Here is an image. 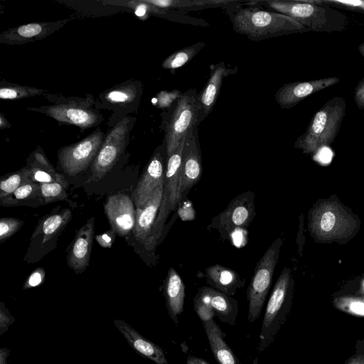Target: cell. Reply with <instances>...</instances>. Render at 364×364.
<instances>
[{
    "mask_svg": "<svg viewBox=\"0 0 364 364\" xmlns=\"http://www.w3.org/2000/svg\"><path fill=\"white\" fill-rule=\"evenodd\" d=\"M114 323L134 349L156 364H168L164 350L160 346L146 340L129 325L121 320L117 319Z\"/></svg>",
    "mask_w": 364,
    "mask_h": 364,
    "instance_id": "24",
    "label": "cell"
},
{
    "mask_svg": "<svg viewBox=\"0 0 364 364\" xmlns=\"http://www.w3.org/2000/svg\"><path fill=\"white\" fill-rule=\"evenodd\" d=\"M131 119L125 117L105 137L92 165V178L102 179L114 166L122 154L129 136Z\"/></svg>",
    "mask_w": 364,
    "mask_h": 364,
    "instance_id": "10",
    "label": "cell"
},
{
    "mask_svg": "<svg viewBox=\"0 0 364 364\" xmlns=\"http://www.w3.org/2000/svg\"><path fill=\"white\" fill-rule=\"evenodd\" d=\"M344 364H364V339L356 341L354 354L350 356Z\"/></svg>",
    "mask_w": 364,
    "mask_h": 364,
    "instance_id": "40",
    "label": "cell"
},
{
    "mask_svg": "<svg viewBox=\"0 0 364 364\" xmlns=\"http://www.w3.org/2000/svg\"><path fill=\"white\" fill-rule=\"evenodd\" d=\"M256 215L255 193L247 191L234 198L225 210L212 219L208 229H215L228 239L234 230L246 229Z\"/></svg>",
    "mask_w": 364,
    "mask_h": 364,
    "instance_id": "12",
    "label": "cell"
},
{
    "mask_svg": "<svg viewBox=\"0 0 364 364\" xmlns=\"http://www.w3.org/2000/svg\"><path fill=\"white\" fill-rule=\"evenodd\" d=\"M146 3L161 9L182 11H198L208 8L222 7L225 9L238 3L237 0H144Z\"/></svg>",
    "mask_w": 364,
    "mask_h": 364,
    "instance_id": "29",
    "label": "cell"
},
{
    "mask_svg": "<svg viewBox=\"0 0 364 364\" xmlns=\"http://www.w3.org/2000/svg\"><path fill=\"white\" fill-rule=\"evenodd\" d=\"M4 308L1 307V333H2L4 331V326H5V329L6 331L7 327L9 325V320L11 318V316L8 314V311L6 313L4 311Z\"/></svg>",
    "mask_w": 364,
    "mask_h": 364,
    "instance_id": "43",
    "label": "cell"
},
{
    "mask_svg": "<svg viewBox=\"0 0 364 364\" xmlns=\"http://www.w3.org/2000/svg\"><path fill=\"white\" fill-rule=\"evenodd\" d=\"M198 127L191 129L186 136L182 155L180 192L182 199L200 181L203 167L198 137Z\"/></svg>",
    "mask_w": 364,
    "mask_h": 364,
    "instance_id": "14",
    "label": "cell"
},
{
    "mask_svg": "<svg viewBox=\"0 0 364 364\" xmlns=\"http://www.w3.org/2000/svg\"><path fill=\"white\" fill-rule=\"evenodd\" d=\"M182 94L178 90L171 91L162 90L155 96L152 102L159 109H167L171 107Z\"/></svg>",
    "mask_w": 364,
    "mask_h": 364,
    "instance_id": "37",
    "label": "cell"
},
{
    "mask_svg": "<svg viewBox=\"0 0 364 364\" xmlns=\"http://www.w3.org/2000/svg\"><path fill=\"white\" fill-rule=\"evenodd\" d=\"M166 154L164 142L152 155L132 193L136 209L143 208L152 198L156 190L164 184V156Z\"/></svg>",
    "mask_w": 364,
    "mask_h": 364,
    "instance_id": "13",
    "label": "cell"
},
{
    "mask_svg": "<svg viewBox=\"0 0 364 364\" xmlns=\"http://www.w3.org/2000/svg\"><path fill=\"white\" fill-rule=\"evenodd\" d=\"M104 139V134L97 128L80 141L62 147L58 154L61 169L70 176L85 171L93 163Z\"/></svg>",
    "mask_w": 364,
    "mask_h": 364,
    "instance_id": "11",
    "label": "cell"
},
{
    "mask_svg": "<svg viewBox=\"0 0 364 364\" xmlns=\"http://www.w3.org/2000/svg\"><path fill=\"white\" fill-rule=\"evenodd\" d=\"M333 306L346 314L364 317V294L362 295H342L334 297Z\"/></svg>",
    "mask_w": 364,
    "mask_h": 364,
    "instance_id": "33",
    "label": "cell"
},
{
    "mask_svg": "<svg viewBox=\"0 0 364 364\" xmlns=\"http://www.w3.org/2000/svg\"><path fill=\"white\" fill-rule=\"evenodd\" d=\"M37 198L41 200V185L31 181L17 188L7 198L1 200V204L4 206L15 205L17 202H26Z\"/></svg>",
    "mask_w": 364,
    "mask_h": 364,
    "instance_id": "34",
    "label": "cell"
},
{
    "mask_svg": "<svg viewBox=\"0 0 364 364\" xmlns=\"http://www.w3.org/2000/svg\"><path fill=\"white\" fill-rule=\"evenodd\" d=\"M248 6H264L287 15L309 31L341 32L348 24V16L333 9L322 0H263L245 2Z\"/></svg>",
    "mask_w": 364,
    "mask_h": 364,
    "instance_id": "3",
    "label": "cell"
},
{
    "mask_svg": "<svg viewBox=\"0 0 364 364\" xmlns=\"http://www.w3.org/2000/svg\"><path fill=\"white\" fill-rule=\"evenodd\" d=\"M185 141L186 137L182 140L177 149L171 155L166 156L163 198L167 200L171 211L175 210L182 200L180 185Z\"/></svg>",
    "mask_w": 364,
    "mask_h": 364,
    "instance_id": "21",
    "label": "cell"
},
{
    "mask_svg": "<svg viewBox=\"0 0 364 364\" xmlns=\"http://www.w3.org/2000/svg\"><path fill=\"white\" fill-rule=\"evenodd\" d=\"M333 7H338L364 14V0H322Z\"/></svg>",
    "mask_w": 364,
    "mask_h": 364,
    "instance_id": "38",
    "label": "cell"
},
{
    "mask_svg": "<svg viewBox=\"0 0 364 364\" xmlns=\"http://www.w3.org/2000/svg\"><path fill=\"white\" fill-rule=\"evenodd\" d=\"M71 217L72 213L68 208H65L60 213L43 217L34 229L31 240L41 236L42 243L49 242L60 234L70 220Z\"/></svg>",
    "mask_w": 364,
    "mask_h": 364,
    "instance_id": "28",
    "label": "cell"
},
{
    "mask_svg": "<svg viewBox=\"0 0 364 364\" xmlns=\"http://www.w3.org/2000/svg\"><path fill=\"white\" fill-rule=\"evenodd\" d=\"M205 46V43L198 42L182 48L168 56L162 63L164 69L172 73L175 70L191 61L193 58Z\"/></svg>",
    "mask_w": 364,
    "mask_h": 364,
    "instance_id": "30",
    "label": "cell"
},
{
    "mask_svg": "<svg viewBox=\"0 0 364 364\" xmlns=\"http://www.w3.org/2000/svg\"><path fill=\"white\" fill-rule=\"evenodd\" d=\"M31 181L38 183H68L65 177L58 173L48 161L43 151L33 152L28 159Z\"/></svg>",
    "mask_w": 364,
    "mask_h": 364,
    "instance_id": "27",
    "label": "cell"
},
{
    "mask_svg": "<svg viewBox=\"0 0 364 364\" xmlns=\"http://www.w3.org/2000/svg\"><path fill=\"white\" fill-rule=\"evenodd\" d=\"M186 364H209V363L203 358L190 355L188 357Z\"/></svg>",
    "mask_w": 364,
    "mask_h": 364,
    "instance_id": "44",
    "label": "cell"
},
{
    "mask_svg": "<svg viewBox=\"0 0 364 364\" xmlns=\"http://www.w3.org/2000/svg\"><path fill=\"white\" fill-rule=\"evenodd\" d=\"M240 3L226 9L225 11L234 31L251 41H260L269 38L309 31L287 15L251 6L242 7Z\"/></svg>",
    "mask_w": 364,
    "mask_h": 364,
    "instance_id": "2",
    "label": "cell"
},
{
    "mask_svg": "<svg viewBox=\"0 0 364 364\" xmlns=\"http://www.w3.org/2000/svg\"><path fill=\"white\" fill-rule=\"evenodd\" d=\"M205 276L209 286L230 296L245 283L237 272L219 264L206 268Z\"/></svg>",
    "mask_w": 364,
    "mask_h": 364,
    "instance_id": "25",
    "label": "cell"
},
{
    "mask_svg": "<svg viewBox=\"0 0 364 364\" xmlns=\"http://www.w3.org/2000/svg\"><path fill=\"white\" fill-rule=\"evenodd\" d=\"M343 97H333L313 116L306 131L295 141L294 148L305 154H314L331 146L340 131L346 112Z\"/></svg>",
    "mask_w": 364,
    "mask_h": 364,
    "instance_id": "4",
    "label": "cell"
},
{
    "mask_svg": "<svg viewBox=\"0 0 364 364\" xmlns=\"http://www.w3.org/2000/svg\"><path fill=\"white\" fill-rule=\"evenodd\" d=\"M198 95L196 90L190 89L176 102L165 129L166 156L177 149L191 129L197 127Z\"/></svg>",
    "mask_w": 364,
    "mask_h": 364,
    "instance_id": "8",
    "label": "cell"
},
{
    "mask_svg": "<svg viewBox=\"0 0 364 364\" xmlns=\"http://www.w3.org/2000/svg\"><path fill=\"white\" fill-rule=\"evenodd\" d=\"M41 201L43 204L53 203L55 201L65 200L68 197V183H40Z\"/></svg>",
    "mask_w": 364,
    "mask_h": 364,
    "instance_id": "35",
    "label": "cell"
},
{
    "mask_svg": "<svg viewBox=\"0 0 364 364\" xmlns=\"http://www.w3.org/2000/svg\"><path fill=\"white\" fill-rule=\"evenodd\" d=\"M164 186H160L143 208L136 209V219L132 235L146 246L155 223L163 198Z\"/></svg>",
    "mask_w": 364,
    "mask_h": 364,
    "instance_id": "22",
    "label": "cell"
},
{
    "mask_svg": "<svg viewBox=\"0 0 364 364\" xmlns=\"http://www.w3.org/2000/svg\"><path fill=\"white\" fill-rule=\"evenodd\" d=\"M46 90L41 88L10 83L1 82L0 98L2 100H19L45 95Z\"/></svg>",
    "mask_w": 364,
    "mask_h": 364,
    "instance_id": "31",
    "label": "cell"
},
{
    "mask_svg": "<svg viewBox=\"0 0 364 364\" xmlns=\"http://www.w3.org/2000/svg\"><path fill=\"white\" fill-rule=\"evenodd\" d=\"M294 285L291 269L284 267L267 304L259 336L258 354L272 343L284 324L291 306Z\"/></svg>",
    "mask_w": 364,
    "mask_h": 364,
    "instance_id": "5",
    "label": "cell"
},
{
    "mask_svg": "<svg viewBox=\"0 0 364 364\" xmlns=\"http://www.w3.org/2000/svg\"><path fill=\"white\" fill-rule=\"evenodd\" d=\"M4 349H1V364H6V352H4L3 351Z\"/></svg>",
    "mask_w": 364,
    "mask_h": 364,
    "instance_id": "46",
    "label": "cell"
},
{
    "mask_svg": "<svg viewBox=\"0 0 364 364\" xmlns=\"http://www.w3.org/2000/svg\"><path fill=\"white\" fill-rule=\"evenodd\" d=\"M142 92V85L139 81L128 80L104 91L100 95L99 99L105 109L119 110L120 108H135Z\"/></svg>",
    "mask_w": 364,
    "mask_h": 364,
    "instance_id": "20",
    "label": "cell"
},
{
    "mask_svg": "<svg viewBox=\"0 0 364 364\" xmlns=\"http://www.w3.org/2000/svg\"><path fill=\"white\" fill-rule=\"evenodd\" d=\"M353 100L359 109H364V77H363L354 88Z\"/></svg>",
    "mask_w": 364,
    "mask_h": 364,
    "instance_id": "41",
    "label": "cell"
},
{
    "mask_svg": "<svg viewBox=\"0 0 364 364\" xmlns=\"http://www.w3.org/2000/svg\"><path fill=\"white\" fill-rule=\"evenodd\" d=\"M195 312L203 322L217 316L223 323L234 326L238 314L237 300L212 287L199 289L193 299Z\"/></svg>",
    "mask_w": 364,
    "mask_h": 364,
    "instance_id": "9",
    "label": "cell"
},
{
    "mask_svg": "<svg viewBox=\"0 0 364 364\" xmlns=\"http://www.w3.org/2000/svg\"><path fill=\"white\" fill-rule=\"evenodd\" d=\"M68 21L35 22L11 28L0 34V43L13 46L42 40L61 28Z\"/></svg>",
    "mask_w": 364,
    "mask_h": 364,
    "instance_id": "18",
    "label": "cell"
},
{
    "mask_svg": "<svg viewBox=\"0 0 364 364\" xmlns=\"http://www.w3.org/2000/svg\"><path fill=\"white\" fill-rule=\"evenodd\" d=\"M358 50L360 54L364 58V43H361L358 45Z\"/></svg>",
    "mask_w": 364,
    "mask_h": 364,
    "instance_id": "47",
    "label": "cell"
},
{
    "mask_svg": "<svg viewBox=\"0 0 364 364\" xmlns=\"http://www.w3.org/2000/svg\"><path fill=\"white\" fill-rule=\"evenodd\" d=\"M186 287L176 269L171 267L167 273L164 284V294L168 313L172 321L178 323V316L184 309Z\"/></svg>",
    "mask_w": 364,
    "mask_h": 364,
    "instance_id": "23",
    "label": "cell"
},
{
    "mask_svg": "<svg viewBox=\"0 0 364 364\" xmlns=\"http://www.w3.org/2000/svg\"><path fill=\"white\" fill-rule=\"evenodd\" d=\"M104 210L111 229L117 235L125 237L132 232L135 224L136 208L128 195L117 193L107 196Z\"/></svg>",
    "mask_w": 364,
    "mask_h": 364,
    "instance_id": "15",
    "label": "cell"
},
{
    "mask_svg": "<svg viewBox=\"0 0 364 364\" xmlns=\"http://www.w3.org/2000/svg\"><path fill=\"white\" fill-rule=\"evenodd\" d=\"M11 127V124L6 119V117L3 115L2 113H0V128L1 129Z\"/></svg>",
    "mask_w": 364,
    "mask_h": 364,
    "instance_id": "45",
    "label": "cell"
},
{
    "mask_svg": "<svg viewBox=\"0 0 364 364\" xmlns=\"http://www.w3.org/2000/svg\"><path fill=\"white\" fill-rule=\"evenodd\" d=\"M94 237V217L80 228L68 247L67 264L77 274L89 265Z\"/></svg>",
    "mask_w": 364,
    "mask_h": 364,
    "instance_id": "19",
    "label": "cell"
},
{
    "mask_svg": "<svg viewBox=\"0 0 364 364\" xmlns=\"http://www.w3.org/2000/svg\"><path fill=\"white\" fill-rule=\"evenodd\" d=\"M282 243V238H277L265 251L255 268L247 290V320L250 323L255 322L261 314L270 289Z\"/></svg>",
    "mask_w": 364,
    "mask_h": 364,
    "instance_id": "7",
    "label": "cell"
},
{
    "mask_svg": "<svg viewBox=\"0 0 364 364\" xmlns=\"http://www.w3.org/2000/svg\"><path fill=\"white\" fill-rule=\"evenodd\" d=\"M237 70V67L228 68L224 62L211 65L208 80L198 95L197 127L212 112L219 96L223 79L235 73Z\"/></svg>",
    "mask_w": 364,
    "mask_h": 364,
    "instance_id": "17",
    "label": "cell"
},
{
    "mask_svg": "<svg viewBox=\"0 0 364 364\" xmlns=\"http://www.w3.org/2000/svg\"><path fill=\"white\" fill-rule=\"evenodd\" d=\"M361 221L337 197L317 200L308 213V230L314 242L344 245L359 232Z\"/></svg>",
    "mask_w": 364,
    "mask_h": 364,
    "instance_id": "1",
    "label": "cell"
},
{
    "mask_svg": "<svg viewBox=\"0 0 364 364\" xmlns=\"http://www.w3.org/2000/svg\"><path fill=\"white\" fill-rule=\"evenodd\" d=\"M46 277V271L42 267H38L28 277L26 280L23 289L36 287L41 284Z\"/></svg>",
    "mask_w": 364,
    "mask_h": 364,
    "instance_id": "39",
    "label": "cell"
},
{
    "mask_svg": "<svg viewBox=\"0 0 364 364\" xmlns=\"http://www.w3.org/2000/svg\"><path fill=\"white\" fill-rule=\"evenodd\" d=\"M341 79L338 77L296 81L284 84L276 92L274 97L282 109H291L305 98L327 87L338 84Z\"/></svg>",
    "mask_w": 364,
    "mask_h": 364,
    "instance_id": "16",
    "label": "cell"
},
{
    "mask_svg": "<svg viewBox=\"0 0 364 364\" xmlns=\"http://www.w3.org/2000/svg\"><path fill=\"white\" fill-rule=\"evenodd\" d=\"M44 97L51 105L28 109L44 114L56 121L79 127L81 130L99 125L103 117L97 109L91 95L82 97H65L59 95L45 94Z\"/></svg>",
    "mask_w": 364,
    "mask_h": 364,
    "instance_id": "6",
    "label": "cell"
},
{
    "mask_svg": "<svg viewBox=\"0 0 364 364\" xmlns=\"http://www.w3.org/2000/svg\"><path fill=\"white\" fill-rule=\"evenodd\" d=\"M23 225V222L14 218H1L0 220V242H4L11 237Z\"/></svg>",
    "mask_w": 364,
    "mask_h": 364,
    "instance_id": "36",
    "label": "cell"
},
{
    "mask_svg": "<svg viewBox=\"0 0 364 364\" xmlns=\"http://www.w3.org/2000/svg\"><path fill=\"white\" fill-rule=\"evenodd\" d=\"M362 291H363V294H364V282H363V284H362Z\"/></svg>",
    "mask_w": 364,
    "mask_h": 364,
    "instance_id": "48",
    "label": "cell"
},
{
    "mask_svg": "<svg viewBox=\"0 0 364 364\" xmlns=\"http://www.w3.org/2000/svg\"><path fill=\"white\" fill-rule=\"evenodd\" d=\"M202 323L210 350L218 364H240L238 358L225 340V333L214 319Z\"/></svg>",
    "mask_w": 364,
    "mask_h": 364,
    "instance_id": "26",
    "label": "cell"
},
{
    "mask_svg": "<svg viewBox=\"0 0 364 364\" xmlns=\"http://www.w3.org/2000/svg\"><path fill=\"white\" fill-rule=\"evenodd\" d=\"M115 234L116 233L110 229L101 235H97L95 239L101 247L110 248L114 242Z\"/></svg>",
    "mask_w": 364,
    "mask_h": 364,
    "instance_id": "42",
    "label": "cell"
},
{
    "mask_svg": "<svg viewBox=\"0 0 364 364\" xmlns=\"http://www.w3.org/2000/svg\"><path fill=\"white\" fill-rule=\"evenodd\" d=\"M31 181V171L28 166L1 178L0 182V200H3L23 184Z\"/></svg>",
    "mask_w": 364,
    "mask_h": 364,
    "instance_id": "32",
    "label": "cell"
}]
</instances>
